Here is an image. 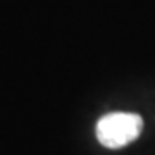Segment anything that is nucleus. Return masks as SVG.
I'll list each match as a JSON object with an SVG mask.
<instances>
[{
    "instance_id": "obj_1",
    "label": "nucleus",
    "mask_w": 155,
    "mask_h": 155,
    "mask_svg": "<svg viewBox=\"0 0 155 155\" xmlns=\"http://www.w3.org/2000/svg\"><path fill=\"white\" fill-rule=\"evenodd\" d=\"M143 119L131 112L105 114L97 122V138L105 148H122L140 136Z\"/></svg>"
}]
</instances>
